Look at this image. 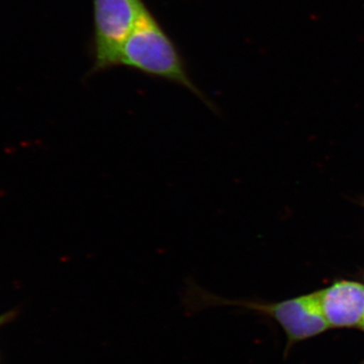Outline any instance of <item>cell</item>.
<instances>
[{
	"mask_svg": "<svg viewBox=\"0 0 364 364\" xmlns=\"http://www.w3.org/2000/svg\"><path fill=\"white\" fill-rule=\"evenodd\" d=\"M119 66L183 86L212 111H217L212 100L189 76L186 62L176 44L149 9L142 14L124 42L119 56Z\"/></svg>",
	"mask_w": 364,
	"mask_h": 364,
	"instance_id": "cell-1",
	"label": "cell"
},
{
	"mask_svg": "<svg viewBox=\"0 0 364 364\" xmlns=\"http://www.w3.org/2000/svg\"><path fill=\"white\" fill-rule=\"evenodd\" d=\"M182 301L191 312L217 306H236L265 314L286 333L287 349L299 342L318 336L330 328L322 312L318 291L279 303L264 304L222 298L188 279L182 294Z\"/></svg>",
	"mask_w": 364,
	"mask_h": 364,
	"instance_id": "cell-2",
	"label": "cell"
},
{
	"mask_svg": "<svg viewBox=\"0 0 364 364\" xmlns=\"http://www.w3.org/2000/svg\"><path fill=\"white\" fill-rule=\"evenodd\" d=\"M93 61L90 74L119 66L126 40L148 7L143 0H92Z\"/></svg>",
	"mask_w": 364,
	"mask_h": 364,
	"instance_id": "cell-3",
	"label": "cell"
},
{
	"mask_svg": "<svg viewBox=\"0 0 364 364\" xmlns=\"http://www.w3.org/2000/svg\"><path fill=\"white\" fill-rule=\"evenodd\" d=\"M330 328H360L364 318V284L342 280L318 291Z\"/></svg>",
	"mask_w": 364,
	"mask_h": 364,
	"instance_id": "cell-4",
	"label": "cell"
},
{
	"mask_svg": "<svg viewBox=\"0 0 364 364\" xmlns=\"http://www.w3.org/2000/svg\"><path fill=\"white\" fill-rule=\"evenodd\" d=\"M359 329H361L363 330V331H364V318L363 323H361L360 328H359Z\"/></svg>",
	"mask_w": 364,
	"mask_h": 364,
	"instance_id": "cell-5",
	"label": "cell"
},
{
	"mask_svg": "<svg viewBox=\"0 0 364 364\" xmlns=\"http://www.w3.org/2000/svg\"><path fill=\"white\" fill-rule=\"evenodd\" d=\"M0 321H1V318H0Z\"/></svg>",
	"mask_w": 364,
	"mask_h": 364,
	"instance_id": "cell-6",
	"label": "cell"
}]
</instances>
